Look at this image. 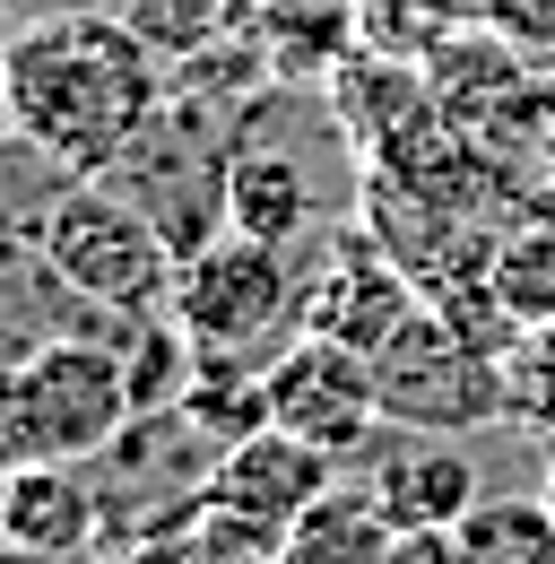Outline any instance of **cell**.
I'll return each instance as SVG.
<instances>
[{"label": "cell", "mask_w": 555, "mask_h": 564, "mask_svg": "<svg viewBox=\"0 0 555 564\" xmlns=\"http://www.w3.org/2000/svg\"><path fill=\"white\" fill-rule=\"evenodd\" d=\"M469 564H555V503L547 495H478L460 521Z\"/></svg>", "instance_id": "14"}, {"label": "cell", "mask_w": 555, "mask_h": 564, "mask_svg": "<svg viewBox=\"0 0 555 564\" xmlns=\"http://www.w3.org/2000/svg\"><path fill=\"white\" fill-rule=\"evenodd\" d=\"M165 313L183 322V339L200 356H243V365H270L286 339H295V270L278 243H252V235H208L183 252L174 270V295Z\"/></svg>", "instance_id": "5"}, {"label": "cell", "mask_w": 555, "mask_h": 564, "mask_svg": "<svg viewBox=\"0 0 555 564\" xmlns=\"http://www.w3.org/2000/svg\"><path fill=\"white\" fill-rule=\"evenodd\" d=\"M486 286H494V304L512 313V330H547V322H555V226H547V217L494 235Z\"/></svg>", "instance_id": "13"}, {"label": "cell", "mask_w": 555, "mask_h": 564, "mask_svg": "<svg viewBox=\"0 0 555 564\" xmlns=\"http://www.w3.org/2000/svg\"><path fill=\"white\" fill-rule=\"evenodd\" d=\"M35 261L62 279V295L113 313V322L165 313L174 270H183L174 235L139 209L122 183H105V174H69L62 192L44 200V217H35Z\"/></svg>", "instance_id": "2"}, {"label": "cell", "mask_w": 555, "mask_h": 564, "mask_svg": "<svg viewBox=\"0 0 555 564\" xmlns=\"http://www.w3.org/2000/svg\"><path fill=\"white\" fill-rule=\"evenodd\" d=\"M9 131L62 174H113L139 131L165 113L156 44L113 9H53L9 35L0 53Z\"/></svg>", "instance_id": "1"}, {"label": "cell", "mask_w": 555, "mask_h": 564, "mask_svg": "<svg viewBox=\"0 0 555 564\" xmlns=\"http://www.w3.org/2000/svg\"><path fill=\"white\" fill-rule=\"evenodd\" d=\"M503 373H512V417H530V425L555 434V322L547 330H521L512 356H503Z\"/></svg>", "instance_id": "16"}, {"label": "cell", "mask_w": 555, "mask_h": 564, "mask_svg": "<svg viewBox=\"0 0 555 564\" xmlns=\"http://www.w3.org/2000/svg\"><path fill=\"white\" fill-rule=\"evenodd\" d=\"M416 304H425V295H416V279L400 270V252H391L373 226H347V235H330L322 270H313V279H295V330L373 356L416 313Z\"/></svg>", "instance_id": "8"}, {"label": "cell", "mask_w": 555, "mask_h": 564, "mask_svg": "<svg viewBox=\"0 0 555 564\" xmlns=\"http://www.w3.org/2000/svg\"><path fill=\"white\" fill-rule=\"evenodd\" d=\"M330 487H339V460H330L322 443H304V434H286V425H252L243 443H226V452L208 460L192 512H200L208 547H243L252 564H270V547Z\"/></svg>", "instance_id": "6"}, {"label": "cell", "mask_w": 555, "mask_h": 564, "mask_svg": "<svg viewBox=\"0 0 555 564\" xmlns=\"http://www.w3.org/2000/svg\"><path fill=\"white\" fill-rule=\"evenodd\" d=\"M96 539H105V495L87 478V460H44V469L0 478V547L87 564Z\"/></svg>", "instance_id": "10"}, {"label": "cell", "mask_w": 555, "mask_h": 564, "mask_svg": "<svg viewBox=\"0 0 555 564\" xmlns=\"http://www.w3.org/2000/svg\"><path fill=\"white\" fill-rule=\"evenodd\" d=\"M0 564H62V556H26V547H0Z\"/></svg>", "instance_id": "18"}, {"label": "cell", "mask_w": 555, "mask_h": 564, "mask_svg": "<svg viewBox=\"0 0 555 564\" xmlns=\"http://www.w3.org/2000/svg\"><path fill=\"white\" fill-rule=\"evenodd\" d=\"M391 521H382V503L364 487H330L286 539L270 547V564H382L391 556Z\"/></svg>", "instance_id": "12"}, {"label": "cell", "mask_w": 555, "mask_h": 564, "mask_svg": "<svg viewBox=\"0 0 555 564\" xmlns=\"http://www.w3.org/2000/svg\"><path fill=\"white\" fill-rule=\"evenodd\" d=\"M0 53H9V44H0ZM0 122H9V96H0Z\"/></svg>", "instance_id": "20"}, {"label": "cell", "mask_w": 555, "mask_h": 564, "mask_svg": "<svg viewBox=\"0 0 555 564\" xmlns=\"http://www.w3.org/2000/svg\"><path fill=\"white\" fill-rule=\"evenodd\" d=\"M538 495H547V503H555V460H547V487H538Z\"/></svg>", "instance_id": "19"}, {"label": "cell", "mask_w": 555, "mask_h": 564, "mask_svg": "<svg viewBox=\"0 0 555 564\" xmlns=\"http://www.w3.org/2000/svg\"><path fill=\"white\" fill-rule=\"evenodd\" d=\"M382 564H469V547H460V530H400Z\"/></svg>", "instance_id": "17"}, {"label": "cell", "mask_w": 555, "mask_h": 564, "mask_svg": "<svg viewBox=\"0 0 555 564\" xmlns=\"http://www.w3.org/2000/svg\"><path fill=\"white\" fill-rule=\"evenodd\" d=\"M373 391H382V425H416V434H478L512 417L503 348L478 339L469 322H451L443 304H416L373 348Z\"/></svg>", "instance_id": "4"}, {"label": "cell", "mask_w": 555, "mask_h": 564, "mask_svg": "<svg viewBox=\"0 0 555 564\" xmlns=\"http://www.w3.org/2000/svg\"><path fill=\"white\" fill-rule=\"evenodd\" d=\"M261 391H270V425L322 443L330 460H356L373 434H382V391H373V356L339 348V339H313L295 330L286 348L261 365Z\"/></svg>", "instance_id": "7"}, {"label": "cell", "mask_w": 555, "mask_h": 564, "mask_svg": "<svg viewBox=\"0 0 555 564\" xmlns=\"http://www.w3.org/2000/svg\"><path fill=\"white\" fill-rule=\"evenodd\" d=\"M364 478L356 487L382 503L391 530H460L469 503H478V460L460 452V434H416V425H382L364 452Z\"/></svg>", "instance_id": "9"}, {"label": "cell", "mask_w": 555, "mask_h": 564, "mask_svg": "<svg viewBox=\"0 0 555 564\" xmlns=\"http://www.w3.org/2000/svg\"><path fill=\"white\" fill-rule=\"evenodd\" d=\"M226 226L235 235H252V243H295L304 226H313V192H304V165L286 156V148H235V165H226Z\"/></svg>", "instance_id": "11"}, {"label": "cell", "mask_w": 555, "mask_h": 564, "mask_svg": "<svg viewBox=\"0 0 555 564\" xmlns=\"http://www.w3.org/2000/svg\"><path fill=\"white\" fill-rule=\"evenodd\" d=\"M494 156L530 174V192L555 200V87H521L494 122Z\"/></svg>", "instance_id": "15"}, {"label": "cell", "mask_w": 555, "mask_h": 564, "mask_svg": "<svg viewBox=\"0 0 555 564\" xmlns=\"http://www.w3.org/2000/svg\"><path fill=\"white\" fill-rule=\"evenodd\" d=\"M131 365L105 339H35L0 373V478L44 460H105L131 434Z\"/></svg>", "instance_id": "3"}]
</instances>
